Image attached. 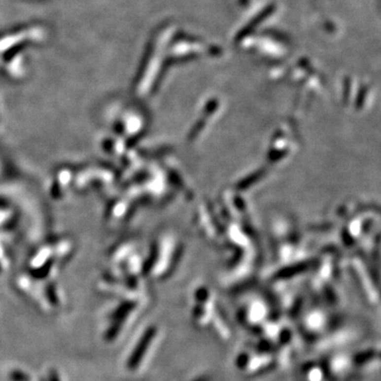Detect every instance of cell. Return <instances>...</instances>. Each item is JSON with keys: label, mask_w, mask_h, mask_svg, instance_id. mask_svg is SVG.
I'll use <instances>...</instances> for the list:
<instances>
[{"label": "cell", "mask_w": 381, "mask_h": 381, "mask_svg": "<svg viewBox=\"0 0 381 381\" xmlns=\"http://www.w3.org/2000/svg\"><path fill=\"white\" fill-rule=\"evenodd\" d=\"M50 381H61L59 375H57V373L54 370L50 372Z\"/></svg>", "instance_id": "obj_3"}, {"label": "cell", "mask_w": 381, "mask_h": 381, "mask_svg": "<svg viewBox=\"0 0 381 381\" xmlns=\"http://www.w3.org/2000/svg\"><path fill=\"white\" fill-rule=\"evenodd\" d=\"M10 378L12 381H30V377L20 371H13L10 374Z\"/></svg>", "instance_id": "obj_2"}, {"label": "cell", "mask_w": 381, "mask_h": 381, "mask_svg": "<svg viewBox=\"0 0 381 381\" xmlns=\"http://www.w3.org/2000/svg\"><path fill=\"white\" fill-rule=\"evenodd\" d=\"M153 335H154V332L152 333V330H148V332L145 334V336H143L142 339L139 341L138 345H137V347L133 351L131 359H129V360H128V364L127 365H128V368L131 369V370L136 369L137 366L139 365L143 355H144V353H145L146 349H147V346L149 345L150 341H152Z\"/></svg>", "instance_id": "obj_1"}]
</instances>
